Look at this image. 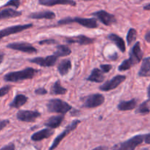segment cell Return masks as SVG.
Masks as SVG:
<instances>
[{
    "label": "cell",
    "instance_id": "obj_38",
    "mask_svg": "<svg viewBox=\"0 0 150 150\" xmlns=\"http://www.w3.org/2000/svg\"><path fill=\"white\" fill-rule=\"evenodd\" d=\"M109 148L106 146H99L92 150H108Z\"/></svg>",
    "mask_w": 150,
    "mask_h": 150
},
{
    "label": "cell",
    "instance_id": "obj_11",
    "mask_svg": "<svg viewBox=\"0 0 150 150\" xmlns=\"http://www.w3.org/2000/svg\"><path fill=\"white\" fill-rule=\"evenodd\" d=\"M125 79H126V76H125L118 75V76H115L110 80L107 81L104 84L100 86L99 89L101 91H104V92H108V91L113 90V89L117 88L122 82L124 81Z\"/></svg>",
    "mask_w": 150,
    "mask_h": 150
},
{
    "label": "cell",
    "instance_id": "obj_33",
    "mask_svg": "<svg viewBox=\"0 0 150 150\" xmlns=\"http://www.w3.org/2000/svg\"><path fill=\"white\" fill-rule=\"evenodd\" d=\"M100 68L101 69L103 73H108V72L110 71L112 68V66L110 64H101L100 65Z\"/></svg>",
    "mask_w": 150,
    "mask_h": 150
},
{
    "label": "cell",
    "instance_id": "obj_18",
    "mask_svg": "<svg viewBox=\"0 0 150 150\" xmlns=\"http://www.w3.org/2000/svg\"><path fill=\"white\" fill-rule=\"evenodd\" d=\"M28 18L31 19H54L55 18V14L49 10H44L31 13Z\"/></svg>",
    "mask_w": 150,
    "mask_h": 150
},
{
    "label": "cell",
    "instance_id": "obj_40",
    "mask_svg": "<svg viewBox=\"0 0 150 150\" xmlns=\"http://www.w3.org/2000/svg\"><path fill=\"white\" fill-rule=\"evenodd\" d=\"M147 95H148L149 100V102H150V84L149 85L148 88H147Z\"/></svg>",
    "mask_w": 150,
    "mask_h": 150
},
{
    "label": "cell",
    "instance_id": "obj_27",
    "mask_svg": "<svg viewBox=\"0 0 150 150\" xmlns=\"http://www.w3.org/2000/svg\"><path fill=\"white\" fill-rule=\"evenodd\" d=\"M67 92V89L66 88L63 87L60 83V81L59 80L56 81L55 83L53 84V86L51 88V94L54 95H64Z\"/></svg>",
    "mask_w": 150,
    "mask_h": 150
},
{
    "label": "cell",
    "instance_id": "obj_10",
    "mask_svg": "<svg viewBox=\"0 0 150 150\" xmlns=\"http://www.w3.org/2000/svg\"><path fill=\"white\" fill-rule=\"evenodd\" d=\"M7 48L12 50H15V51L26 53V54L37 53L36 48L34 46H32L30 43H28V42H17L9 43L7 45Z\"/></svg>",
    "mask_w": 150,
    "mask_h": 150
},
{
    "label": "cell",
    "instance_id": "obj_2",
    "mask_svg": "<svg viewBox=\"0 0 150 150\" xmlns=\"http://www.w3.org/2000/svg\"><path fill=\"white\" fill-rule=\"evenodd\" d=\"M38 72V70L32 67H26L24 70L20 71L10 72L7 73L4 75L3 79L4 81L7 82H19L26 79H33Z\"/></svg>",
    "mask_w": 150,
    "mask_h": 150
},
{
    "label": "cell",
    "instance_id": "obj_19",
    "mask_svg": "<svg viewBox=\"0 0 150 150\" xmlns=\"http://www.w3.org/2000/svg\"><path fill=\"white\" fill-rule=\"evenodd\" d=\"M104 80V76L103 75L102 70L99 68H94L91 71L90 76L87 78V81L96 83H101Z\"/></svg>",
    "mask_w": 150,
    "mask_h": 150
},
{
    "label": "cell",
    "instance_id": "obj_6",
    "mask_svg": "<svg viewBox=\"0 0 150 150\" xmlns=\"http://www.w3.org/2000/svg\"><path fill=\"white\" fill-rule=\"evenodd\" d=\"M79 123H80V120H74V121H72V122L71 123L70 125H69L66 127V129H65V130H63V131L62 132L60 135H58V136H57V137L54 139V140L53 141V143L51 144V145L50 146V147L49 148V150L55 149L56 148L59 146V144H60V142H62V140H63L64 138H66V136H68V135H69L71 132H72L73 130H74L76 128V127H77L78 125H79Z\"/></svg>",
    "mask_w": 150,
    "mask_h": 150
},
{
    "label": "cell",
    "instance_id": "obj_15",
    "mask_svg": "<svg viewBox=\"0 0 150 150\" xmlns=\"http://www.w3.org/2000/svg\"><path fill=\"white\" fill-rule=\"evenodd\" d=\"M54 130L51 128H45L33 133L31 136V140L33 142H41L45 139H49L54 134Z\"/></svg>",
    "mask_w": 150,
    "mask_h": 150
},
{
    "label": "cell",
    "instance_id": "obj_14",
    "mask_svg": "<svg viewBox=\"0 0 150 150\" xmlns=\"http://www.w3.org/2000/svg\"><path fill=\"white\" fill-rule=\"evenodd\" d=\"M66 42L69 44H73V43H77L80 45H90L94 42V40L93 38H88V37L85 36V35H79L75 37H70V38H66Z\"/></svg>",
    "mask_w": 150,
    "mask_h": 150
},
{
    "label": "cell",
    "instance_id": "obj_25",
    "mask_svg": "<svg viewBox=\"0 0 150 150\" xmlns=\"http://www.w3.org/2000/svg\"><path fill=\"white\" fill-rule=\"evenodd\" d=\"M137 105V100L132 99L128 101H121L119 103L117 108L120 111H130L134 109Z\"/></svg>",
    "mask_w": 150,
    "mask_h": 150
},
{
    "label": "cell",
    "instance_id": "obj_39",
    "mask_svg": "<svg viewBox=\"0 0 150 150\" xmlns=\"http://www.w3.org/2000/svg\"><path fill=\"white\" fill-rule=\"evenodd\" d=\"M144 38H145V40L146 41V42H149L150 43V31H149L148 32H146V34L145 35Z\"/></svg>",
    "mask_w": 150,
    "mask_h": 150
},
{
    "label": "cell",
    "instance_id": "obj_1",
    "mask_svg": "<svg viewBox=\"0 0 150 150\" xmlns=\"http://www.w3.org/2000/svg\"><path fill=\"white\" fill-rule=\"evenodd\" d=\"M143 55H144V53L141 48V44L139 42H135V45L130 50L129 58L122 62L121 64L119 66V70L121 72L126 71L130 69L131 67L139 63L142 60Z\"/></svg>",
    "mask_w": 150,
    "mask_h": 150
},
{
    "label": "cell",
    "instance_id": "obj_35",
    "mask_svg": "<svg viewBox=\"0 0 150 150\" xmlns=\"http://www.w3.org/2000/svg\"><path fill=\"white\" fill-rule=\"evenodd\" d=\"M35 93L38 95H46V94H47V90L46 89H44V88L41 87L35 89Z\"/></svg>",
    "mask_w": 150,
    "mask_h": 150
},
{
    "label": "cell",
    "instance_id": "obj_30",
    "mask_svg": "<svg viewBox=\"0 0 150 150\" xmlns=\"http://www.w3.org/2000/svg\"><path fill=\"white\" fill-rule=\"evenodd\" d=\"M21 4V0H10V1H7L3 7H9V6H11V7H14L15 8H19V6Z\"/></svg>",
    "mask_w": 150,
    "mask_h": 150
},
{
    "label": "cell",
    "instance_id": "obj_34",
    "mask_svg": "<svg viewBox=\"0 0 150 150\" xmlns=\"http://www.w3.org/2000/svg\"><path fill=\"white\" fill-rule=\"evenodd\" d=\"M16 149V146L14 143H9L8 144L5 145L3 147H1L0 150H15Z\"/></svg>",
    "mask_w": 150,
    "mask_h": 150
},
{
    "label": "cell",
    "instance_id": "obj_8",
    "mask_svg": "<svg viewBox=\"0 0 150 150\" xmlns=\"http://www.w3.org/2000/svg\"><path fill=\"white\" fill-rule=\"evenodd\" d=\"M33 25L32 23H28V24H23V25H15V26H9V27L4 28V29L0 30V40L5 37L10 36L11 35L19 33L21 32L26 30V29H29L32 27Z\"/></svg>",
    "mask_w": 150,
    "mask_h": 150
},
{
    "label": "cell",
    "instance_id": "obj_21",
    "mask_svg": "<svg viewBox=\"0 0 150 150\" xmlns=\"http://www.w3.org/2000/svg\"><path fill=\"white\" fill-rule=\"evenodd\" d=\"M140 77H149L150 76V57L144 59L141 68L138 71Z\"/></svg>",
    "mask_w": 150,
    "mask_h": 150
},
{
    "label": "cell",
    "instance_id": "obj_12",
    "mask_svg": "<svg viewBox=\"0 0 150 150\" xmlns=\"http://www.w3.org/2000/svg\"><path fill=\"white\" fill-rule=\"evenodd\" d=\"M58 57L57 56L51 55L46 57H35V58L29 59V62L34 64H36L41 67H53L57 62Z\"/></svg>",
    "mask_w": 150,
    "mask_h": 150
},
{
    "label": "cell",
    "instance_id": "obj_42",
    "mask_svg": "<svg viewBox=\"0 0 150 150\" xmlns=\"http://www.w3.org/2000/svg\"><path fill=\"white\" fill-rule=\"evenodd\" d=\"M4 54L3 52H1V51H0V59H4Z\"/></svg>",
    "mask_w": 150,
    "mask_h": 150
},
{
    "label": "cell",
    "instance_id": "obj_20",
    "mask_svg": "<svg viewBox=\"0 0 150 150\" xmlns=\"http://www.w3.org/2000/svg\"><path fill=\"white\" fill-rule=\"evenodd\" d=\"M108 40H110V41L113 42V43L116 44V46L118 47L119 50H120L121 52H125L126 51V46H125V42L124 41V40L122 39L121 37H119V35H117L116 34H109L108 36H107Z\"/></svg>",
    "mask_w": 150,
    "mask_h": 150
},
{
    "label": "cell",
    "instance_id": "obj_3",
    "mask_svg": "<svg viewBox=\"0 0 150 150\" xmlns=\"http://www.w3.org/2000/svg\"><path fill=\"white\" fill-rule=\"evenodd\" d=\"M76 23L84 27L88 28V29H96L98 27V23L95 18H71L67 17L65 18L61 19L58 21V25H65L69 24V23Z\"/></svg>",
    "mask_w": 150,
    "mask_h": 150
},
{
    "label": "cell",
    "instance_id": "obj_32",
    "mask_svg": "<svg viewBox=\"0 0 150 150\" xmlns=\"http://www.w3.org/2000/svg\"><path fill=\"white\" fill-rule=\"evenodd\" d=\"M57 43V41L54 39H47V40H43L40 41V45H50V44H55Z\"/></svg>",
    "mask_w": 150,
    "mask_h": 150
},
{
    "label": "cell",
    "instance_id": "obj_24",
    "mask_svg": "<svg viewBox=\"0 0 150 150\" xmlns=\"http://www.w3.org/2000/svg\"><path fill=\"white\" fill-rule=\"evenodd\" d=\"M71 62L69 59H63L57 65V70L61 76H66L71 69Z\"/></svg>",
    "mask_w": 150,
    "mask_h": 150
},
{
    "label": "cell",
    "instance_id": "obj_17",
    "mask_svg": "<svg viewBox=\"0 0 150 150\" xmlns=\"http://www.w3.org/2000/svg\"><path fill=\"white\" fill-rule=\"evenodd\" d=\"M63 120H64V114L53 116V117H51L48 120L46 121V122L44 123V125L46 127H49V128L55 129L57 127H60Z\"/></svg>",
    "mask_w": 150,
    "mask_h": 150
},
{
    "label": "cell",
    "instance_id": "obj_9",
    "mask_svg": "<svg viewBox=\"0 0 150 150\" xmlns=\"http://www.w3.org/2000/svg\"><path fill=\"white\" fill-rule=\"evenodd\" d=\"M39 117H41V113L35 111L19 110L16 114L17 120L24 122H33Z\"/></svg>",
    "mask_w": 150,
    "mask_h": 150
},
{
    "label": "cell",
    "instance_id": "obj_26",
    "mask_svg": "<svg viewBox=\"0 0 150 150\" xmlns=\"http://www.w3.org/2000/svg\"><path fill=\"white\" fill-rule=\"evenodd\" d=\"M71 54V51L68 47L65 45H59L56 46V51H54V54L57 56V57H67Z\"/></svg>",
    "mask_w": 150,
    "mask_h": 150
},
{
    "label": "cell",
    "instance_id": "obj_29",
    "mask_svg": "<svg viewBox=\"0 0 150 150\" xmlns=\"http://www.w3.org/2000/svg\"><path fill=\"white\" fill-rule=\"evenodd\" d=\"M137 38V32L133 28H130L129 29L126 35V42L128 45H131V44L136 40Z\"/></svg>",
    "mask_w": 150,
    "mask_h": 150
},
{
    "label": "cell",
    "instance_id": "obj_28",
    "mask_svg": "<svg viewBox=\"0 0 150 150\" xmlns=\"http://www.w3.org/2000/svg\"><path fill=\"white\" fill-rule=\"evenodd\" d=\"M149 112H150V108H149V100L144 101V102H143L142 103L140 104L138 108H137V110L135 111V113H136V114H143V115L148 114Z\"/></svg>",
    "mask_w": 150,
    "mask_h": 150
},
{
    "label": "cell",
    "instance_id": "obj_36",
    "mask_svg": "<svg viewBox=\"0 0 150 150\" xmlns=\"http://www.w3.org/2000/svg\"><path fill=\"white\" fill-rule=\"evenodd\" d=\"M10 121L8 120H0V131L4 128L7 125H9Z\"/></svg>",
    "mask_w": 150,
    "mask_h": 150
},
{
    "label": "cell",
    "instance_id": "obj_4",
    "mask_svg": "<svg viewBox=\"0 0 150 150\" xmlns=\"http://www.w3.org/2000/svg\"><path fill=\"white\" fill-rule=\"evenodd\" d=\"M48 111L50 113H57L60 114H66L71 110V105L68 103L60 99L49 100L46 105Z\"/></svg>",
    "mask_w": 150,
    "mask_h": 150
},
{
    "label": "cell",
    "instance_id": "obj_44",
    "mask_svg": "<svg viewBox=\"0 0 150 150\" xmlns=\"http://www.w3.org/2000/svg\"><path fill=\"white\" fill-rule=\"evenodd\" d=\"M2 61H3V60H2V59H0V64H1V62H2Z\"/></svg>",
    "mask_w": 150,
    "mask_h": 150
},
{
    "label": "cell",
    "instance_id": "obj_37",
    "mask_svg": "<svg viewBox=\"0 0 150 150\" xmlns=\"http://www.w3.org/2000/svg\"><path fill=\"white\" fill-rule=\"evenodd\" d=\"M144 142L146 144H150V133L145 134V136H144Z\"/></svg>",
    "mask_w": 150,
    "mask_h": 150
},
{
    "label": "cell",
    "instance_id": "obj_31",
    "mask_svg": "<svg viewBox=\"0 0 150 150\" xmlns=\"http://www.w3.org/2000/svg\"><path fill=\"white\" fill-rule=\"evenodd\" d=\"M11 89L12 86L10 85H6V86H4L1 88H0V98L7 95L8 92L11 90Z\"/></svg>",
    "mask_w": 150,
    "mask_h": 150
},
{
    "label": "cell",
    "instance_id": "obj_5",
    "mask_svg": "<svg viewBox=\"0 0 150 150\" xmlns=\"http://www.w3.org/2000/svg\"><path fill=\"white\" fill-rule=\"evenodd\" d=\"M145 135H137L125 142L114 145L112 150H135V148L144 142Z\"/></svg>",
    "mask_w": 150,
    "mask_h": 150
},
{
    "label": "cell",
    "instance_id": "obj_43",
    "mask_svg": "<svg viewBox=\"0 0 150 150\" xmlns=\"http://www.w3.org/2000/svg\"><path fill=\"white\" fill-rule=\"evenodd\" d=\"M141 150H149L148 149V148H144V149H142Z\"/></svg>",
    "mask_w": 150,
    "mask_h": 150
},
{
    "label": "cell",
    "instance_id": "obj_13",
    "mask_svg": "<svg viewBox=\"0 0 150 150\" xmlns=\"http://www.w3.org/2000/svg\"><path fill=\"white\" fill-rule=\"evenodd\" d=\"M92 16H96L103 24L105 26H110L116 22V18L115 16L107 13L105 10H99L92 13Z\"/></svg>",
    "mask_w": 150,
    "mask_h": 150
},
{
    "label": "cell",
    "instance_id": "obj_41",
    "mask_svg": "<svg viewBox=\"0 0 150 150\" xmlns=\"http://www.w3.org/2000/svg\"><path fill=\"white\" fill-rule=\"evenodd\" d=\"M144 10H150V4H147L145 6H144Z\"/></svg>",
    "mask_w": 150,
    "mask_h": 150
},
{
    "label": "cell",
    "instance_id": "obj_22",
    "mask_svg": "<svg viewBox=\"0 0 150 150\" xmlns=\"http://www.w3.org/2000/svg\"><path fill=\"white\" fill-rule=\"evenodd\" d=\"M28 100V98L24 95L19 94L14 98L13 100L10 103L9 106L13 108H19L24 105Z\"/></svg>",
    "mask_w": 150,
    "mask_h": 150
},
{
    "label": "cell",
    "instance_id": "obj_45",
    "mask_svg": "<svg viewBox=\"0 0 150 150\" xmlns=\"http://www.w3.org/2000/svg\"><path fill=\"white\" fill-rule=\"evenodd\" d=\"M83 1H93V0H83Z\"/></svg>",
    "mask_w": 150,
    "mask_h": 150
},
{
    "label": "cell",
    "instance_id": "obj_7",
    "mask_svg": "<svg viewBox=\"0 0 150 150\" xmlns=\"http://www.w3.org/2000/svg\"><path fill=\"white\" fill-rule=\"evenodd\" d=\"M104 102V97L101 94H93L85 98L83 107L86 108H94L100 106Z\"/></svg>",
    "mask_w": 150,
    "mask_h": 150
},
{
    "label": "cell",
    "instance_id": "obj_23",
    "mask_svg": "<svg viewBox=\"0 0 150 150\" xmlns=\"http://www.w3.org/2000/svg\"><path fill=\"white\" fill-rule=\"evenodd\" d=\"M21 12L17 11V10H13V9H4V10H0V20L10 18L19 17V16H21Z\"/></svg>",
    "mask_w": 150,
    "mask_h": 150
},
{
    "label": "cell",
    "instance_id": "obj_16",
    "mask_svg": "<svg viewBox=\"0 0 150 150\" xmlns=\"http://www.w3.org/2000/svg\"><path fill=\"white\" fill-rule=\"evenodd\" d=\"M40 4L44 6H51L57 5V4H63V5H70L72 7H75L76 3L74 0H38Z\"/></svg>",
    "mask_w": 150,
    "mask_h": 150
}]
</instances>
